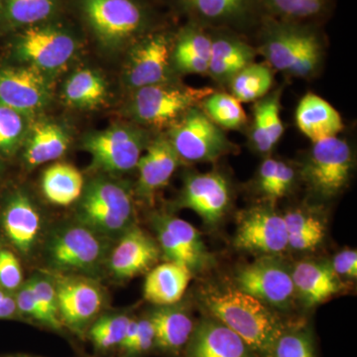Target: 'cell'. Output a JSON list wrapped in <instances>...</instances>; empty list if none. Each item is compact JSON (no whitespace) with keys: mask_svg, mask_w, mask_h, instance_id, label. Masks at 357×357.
I'll list each match as a JSON object with an SVG mask.
<instances>
[{"mask_svg":"<svg viewBox=\"0 0 357 357\" xmlns=\"http://www.w3.org/2000/svg\"><path fill=\"white\" fill-rule=\"evenodd\" d=\"M272 357H316L311 333L305 330L284 331L275 344Z\"/></svg>","mask_w":357,"mask_h":357,"instance_id":"42","label":"cell"},{"mask_svg":"<svg viewBox=\"0 0 357 357\" xmlns=\"http://www.w3.org/2000/svg\"><path fill=\"white\" fill-rule=\"evenodd\" d=\"M70 143V134L62 124L47 119L34 122L23 144V159L32 168L43 165L64 156Z\"/></svg>","mask_w":357,"mask_h":357,"instance_id":"27","label":"cell"},{"mask_svg":"<svg viewBox=\"0 0 357 357\" xmlns=\"http://www.w3.org/2000/svg\"><path fill=\"white\" fill-rule=\"evenodd\" d=\"M103 238L82 223L65 225L48 239L47 261L56 273H96L107 255Z\"/></svg>","mask_w":357,"mask_h":357,"instance_id":"9","label":"cell"},{"mask_svg":"<svg viewBox=\"0 0 357 357\" xmlns=\"http://www.w3.org/2000/svg\"><path fill=\"white\" fill-rule=\"evenodd\" d=\"M23 284L22 268L13 252L0 248V287L7 292L17 291Z\"/></svg>","mask_w":357,"mask_h":357,"instance_id":"43","label":"cell"},{"mask_svg":"<svg viewBox=\"0 0 357 357\" xmlns=\"http://www.w3.org/2000/svg\"><path fill=\"white\" fill-rule=\"evenodd\" d=\"M204 114L223 130H243L248 119L241 102L227 91H213L199 105Z\"/></svg>","mask_w":357,"mask_h":357,"instance_id":"38","label":"cell"},{"mask_svg":"<svg viewBox=\"0 0 357 357\" xmlns=\"http://www.w3.org/2000/svg\"><path fill=\"white\" fill-rule=\"evenodd\" d=\"M260 15L286 22L318 24L330 15L333 0H256Z\"/></svg>","mask_w":357,"mask_h":357,"instance_id":"31","label":"cell"},{"mask_svg":"<svg viewBox=\"0 0 357 357\" xmlns=\"http://www.w3.org/2000/svg\"><path fill=\"white\" fill-rule=\"evenodd\" d=\"M14 298H15L16 307H17V311L20 314L29 317V318L46 325L43 312H42L41 307H40L38 302L35 298L34 293H33L32 289L27 282L20 286Z\"/></svg>","mask_w":357,"mask_h":357,"instance_id":"44","label":"cell"},{"mask_svg":"<svg viewBox=\"0 0 357 357\" xmlns=\"http://www.w3.org/2000/svg\"><path fill=\"white\" fill-rule=\"evenodd\" d=\"M230 202L229 182L222 173L192 172L185 176L178 206L195 211L206 225L213 227L225 217Z\"/></svg>","mask_w":357,"mask_h":357,"instance_id":"17","label":"cell"},{"mask_svg":"<svg viewBox=\"0 0 357 357\" xmlns=\"http://www.w3.org/2000/svg\"><path fill=\"white\" fill-rule=\"evenodd\" d=\"M161 249L157 241L139 227L133 225L119 239L109 258L112 276L128 280L150 271L159 261Z\"/></svg>","mask_w":357,"mask_h":357,"instance_id":"18","label":"cell"},{"mask_svg":"<svg viewBox=\"0 0 357 357\" xmlns=\"http://www.w3.org/2000/svg\"><path fill=\"white\" fill-rule=\"evenodd\" d=\"M215 89L194 88L178 81L153 84L131 91L126 107L129 119L147 129H168Z\"/></svg>","mask_w":357,"mask_h":357,"instance_id":"5","label":"cell"},{"mask_svg":"<svg viewBox=\"0 0 357 357\" xmlns=\"http://www.w3.org/2000/svg\"><path fill=\"white\" fill-rule=\"evenodd\" d=\"M1 175H2V167H1V165H0V178H1Z\"/></svg>","mask_w":357,"mask_h":357,"instance_id":"49","label":"cell"},{"mask_svg":"<svg viewBox=\"0 0 357 357\" xmlns=\"http://www.w3.org/2000/svg\"><path fill=\"white\" fill-rule=\"evenodd\" d=\"M17 314L15 298L0 287V319H13Z\"/></svg>","mask_w":357,"mask_h":357,"instance_id":"47","label":"cell"},{"mask_svg":"<svg viewBox=\"0 0 357 357\" xmlns=\"http://www.w3.org/2000/svg\"><path fill=\"white\" fill-rule=\"evenodd\" d=\"M211 50L208 76L227 86L237 73L255 62L257 52L244 35L227 29H210Z\"/></svg>","mask_w":357,"mask_h":357,"instance_id":"20","label":"cell"},{"mask_svg":"<svg viewBox=\"0 0 357 357\" xmlns=\"http://www.w3.org/2000/svg\"><path fill=\"white\" fill-rule=\"evenodd\" d=\"M52 280L57 293L59 317L63 326L81 335L102 310V289L84 275L55 273Z\"/></svg>","mask_w":357,"mask_h":357,"instance_id":"13","label":"cell"},{"mask_svg":"<svg viewBox=\"0 0 357 357\" xmlns=\"http://www.w3.org/2000/svg\"><path fill=\"white\" fill-rule=\"evenodd\" d=\"M211 50L210 29L188 21L174 36L171 55L174 73L208 76Z\"/></svg>","mask_w":357,"mask_h":357,"instance_id":"22","label":"cell"},{"mask_svg":"<svg viewBox=\"0 0 357 357\" xmlns=\"http://www.w3.org/2000/svg\"><path fill=\"white\" fill-rule=\"evenodd\" d=\"M287 229L288 246L298 251L312 250L323 243L326 223L316 211L309 208H297L283 215Z\"/></svg>","mask_w":357,"mask_h":357,"instance_id":"33","label":"cell"},{"mask_svg":"<svg viewBox=\"0 0 357 357\" xmlns=\"http://www.w3.org/2000/svg\"><path fill=\"white\" fill-rule=\"evenodd\" d=\"M41 188L45 198L51 204L68 206L81 198L84 180L76 167L68 163H55L44 171Z\"/></svg>","mask_w":357,"mask_h":357,"instance_id":"32","label":"cell"},{"mask_svg":"<svg viewBox=\"0 0 357 357\" xmlns=\"http://www.w3.org/2000/svg\"><path fill=\"white\" fill-rule=\"evenodd\" d=\"M107 95L109 86L105 77L89 68L73 73L62 89V98L66 105L79 109L102 107Z\"/></svg>","mask_w":357,"mask_h":357,"instance_id":"30","label":"cell"},{"mask_svg":"<svg viewBox=\"0 0 357 357\" xmlns=\"http://www.w3.org/2000/svg\"><path fill=\"white\" fill-rule=\"evenodd\" d=\"M45 317L46 326L56 331L62 330L63 324L59 317L57 293L50 278L33 276L27 281Z\"/></svg>","mask_w":357,"mask_h":357,"instance_id":"41","label":"cell"},{"mask_svg":"<svg viewBox=\"0 0 357 357\" xmlns=\"http://www.w3.org/2000/svg\"><path fill=\"white\" fill-rule=\"evenodd\" d=\"M30 126L29 117L0 105V154L10 156L23 146Z\"/></svg>","mask_w":357,"mask_h":357,"instance_id":"39","label":"cell"},{"mask_svg":"<svg viewBox=\"0 0 357 357\" xmlns=\"http://www.w3.org/2000/svg\"><path fill=\"white\" fill-rule=\"evenodd\" d=\"M187 357H257L236 333L215 319H203L188 342Z\"/></svg>","mask_w":357,"mask_h":357,"instance_id":"23","label":"cell"},{"mask_svg":"<svg viewBox=\"0 0 357 357\" xmlns=\"http://www.w3.org/2000/svg\"><path fill=\"white\" fill-rule=\"evenodd\" d=\"M274 70L266 63H252L230 79L229 93L239 102H255L273 89Z\"/></svg>","mask_w":357,"mask_h":357,"instance_id":"36","label":"cell"},{"mask_svg":"<svg viewBox=\"0 0 357 357\" xmlns=\"http://www.w3.org/2000/svg\"><path fill=\"white\" fill-rule=\"evenodd\" d=\"M2 227L9 243L22 255L36 248L42 231L41 213L24 191L14 192L7 199L1 213Z\"/></svg>","mask_w":357,"mask_h":357,"instance_id":"21","label":"cell"},{"mask_svg":"<svg viewBox=\"0 0 357 357\" xmlns=\"http://www.w3.org/2000/svg\"><path fill=\"white\" fill-rule=\"evenodd\" d=\"M234 244L249 252L275 256L288 248L287 229L283 215L273 204H264L239 215Z\"/></svg>","mask_w":357,"mask_h":357,"instance_id":"16","label":"cell"},{"mask_svg":"<svg viewBox=\"0 0 357 357\" xmlns=\"http://www.w3.org/2000/svg\"><path fill=\"white\" fill-rule=\"evenodd\" d=\"M166 135L181 160L190 163H215L239 150L199 107L188 110Z\"/></svg>","mask_w":357,"mask_h":357,"instance_id":"8","label":"cell"},{"mask_svg":"<svg viewBox=\"0 0 357 357\" xmlns=\"http://www.w3.org/2000/svg\"><path fill=\"white\" fill-rule=\"evenodd\" d=\"M174 36L151 31L129 48L122 82L129 91L175 81L171 55Z\"/></svg>","mask_w":357,"mask_h":357,"instance_id":"11","label":"cell"},{"mask_svg":"<svg viewBox=\"0 0 357 357\" xmlns=\"http://www.w3.org/2000/svg\"><path fill=\"white\" fill-rule=\"evenodd\" d=\"M77 222L102 237L122 236L135 220L133 194L128 184L98 177L84 185L77 208Z\"/></svg>","mask_w":357,"mask_h":357,"instance_id":"3","label":"cell"},{"mask_svg":"<svg viewBox=\"0 0 357 357\" xmlns=\"http://www.w3.org/2000/svg\"><path fill=\"white\" fill-rule=\"evenodd\" d=\"M130 321L126 314H107L96 319L89 330V337L96 349L109 351L121 347Z\"/></svg>","mask_w":357,"mask_h":357,"instance_id":"40","label":"cell"},{"mask_svg":"<svg viewBox=\"0 0 357 357\" xmlns=\"http://www.w3.org/2000/svg\"><path fill=\"white\" fill-rule=\"evenodd\" d=\"M199 300L213 319L236 333L256 356L272 357L277 340L286 330L267 305L234 287L208 284Z\"/></svg>","mask_w":357,"mask_h":357,"instance_id":"2","label":"cell"},{"mask_svg":"<svg viewBox=\"0 0 357 357\" xmlns=\"http://www.w3.org/2000/svg\"><path fill=\"white\" fill-rule=\"evenodd\" d=\"M354 167V149L349 141L335 136L312 143L300 176L316 196L331 199L344 191Z\"/></svg>","mask_w":357,"mask_h":357,"instance_id":"7","label":"cell"},{"mask_svg":"<svg viewBox=\"0 0 357 357\" xmlns=\"http://www.w3.org/2000/svg\"><path fill=\"white\" fill-rule=\"evenodd\" d=\"M298 173L287 162L266 157L260 164L255 188L268 203L274 204L293 191Z\"/></svg>","mask_w":357,"mask_h":357,"instance_id":"34","label":"cell"},{"mask_svg":"<svg viewBox=\"0 0 357 357\" xmlns=\"http://www.w3.org/2000/svg\"><path fill=\"white\" fill-rule=\"evenodd\" d=\"M282 93V88L272 89L264 98L253 102L249 144L256 153L263 156L272 153L285 131L281 119Z\"/></svg>","mask_w":357,"mask_h":357,"instance_id":"25","label":"cell"},{"mask_svg":"<svg viewBox=\"0 0 357 357\" xmlns=\"http://www.w3.org/2000/svg\"><path fill=\"white\" fill-rule=\"evenodd\" d=\"M153 345H155V333L151 321L149 319H140L138 321L135 338L126 354L129 356H139L150 351Z\"/></svg>","mask_w":357,"mask_h":357,"instance_id":"45","label":"cell"},{"mask_svg":"<svg viewBox=\"0 0 357 357\" xmlns=\"http://www.w3.org/2000/svg\"><path fill=\"white\" fill-rule=\"evenodd\" d=\"M155 345L162 351L177 352L189 342L194 323L187 311L177 305L161 306L150 314Z\"/></svg>","mask_w":357,"mask_h":357,"instance_id":"29","label":"cell"},{"mask_svg":"<svg viewBox=\"0 0 357 357\" xmlns=\"http://www.w3.org/2000/svg\"><path fill=\"white\" fill-rule=\"evenodd\" d=\"M191 279L192 272L184 265L170 261L157 265L145 279L144 298L159 307L177 304Z\"/></svg>","mask_w":357,"mask_h":357,"instance_id":"28","label":"cell"},{"mask_svg":"<svg viewBox=\"0 0 357 357\" xmlns=\"http://www.w3.org/2000/svg\"><path fill=\"white\" fill-rule=\"evenodd\" d=\"M61 0H3L0 6V23L7 29L42 24L51 18Z\"/></svg>","mask_w":357,"mask_h":357,"instance_id":"35","label":"cell"},{"mask_svg":"<svg viewBox=\"0 0 357 357\" xmlns=\"http://www.w3.org/2000/svg\"><path fill=\"white\" fill-rule=\"evenodd\" d=\"M295 121L301 132L312 143L338 136L344 129L340 112L314 93H307L301 98Z\"/></svg>","mask_w":357,"mask_h":357,"instance_id":"26","label":"cell"},{"mask_svg":"<svg viewBox=\"0 0 357 357\" xmlns=\"http://www.w3.org/2000/svg\"><path fill=\"white\" fill-rule=\"evenodd\" d=\"M84 20L105 48L131 46L151 32L153 14L143 0H81Z\"/></svg>","mask_w":357,"mask_h":357,"instance_id":"4","label":"cell"},{"mask_svg":"<svg viewBox=\"0 0 357 357\" xmlns=\"http://www.w3.org/2000/svg\"><path fill=\"white\" fill-rule=\"evenodd\" d=\"M255 31L257 55H261L273 70L303 79H314L321 73L326 42L318 24L262 16Z\"/></svg>","mask_w":357,"mask_h":357,"instance_id":"1","label":"cell"},{"mask_svg":"<svg viewBox=\"0 0 357 357\" xmlns=\"http://www.w3.org/2000/svg\"><path fill=\"white\" fill-rule=\"evenodd\" d=\"M79 44L74 35L57 25L37 24L25 28L13 45L14 56L52 77L76 57Z\"/></svg>","mask_w":357,"mask_h":357,"instance_id":"10","label":"cell"},{"mask_svg":"<svg viewBox=\"0 0 357 357\" xmlns=\"http://www.w3.org/2000/svg\"><path fill=\"white\" fill-rule=\"evenodd\" d=\"M157 218L177 241L178 248L184 253L190 271H199L210 264V253L206 250L201 234L192 225L171 215H159Z\"/></svg>","mask_w":357,"mask_h":357,"instance_id":"37","label":"cell"},{"mask_svg":"<svg viewBox=\"0 0 357 357\" xmlns=\"http://www.w3.org/2000/svg\"><path fill=\"white\" fill-rule=\"evenodd\" d=\"M188 21L208 29L231 30L245 36L261 20L256 0H174Z\"/></svg>","mask_w":357,"mask_h":357,"instance_id":"14","label":"cell"},{"mask_svg":"<svg viewBox=\"0 0 357 357\" xmlns=\"http://www.w3.org/2000/svg\"><path fill=\"white\" fill-rule=\"evenodd\" d=\"M295 292L306 307H314L342 292L344 281L335 273L332 263L304 260L292 271Z\"/></svg>","mask_w":357,"mask_h":357,"instance_id":"24","label":"cell"},{"mask_svg":"<svg viewBox=\"0 0 357 357\" xmlns=\"http://www.w3.org/2000/svg\"><path fill=\"white\" fill-rule=\"evenodd\" d=\"M138 321L131 319L129 321L128 328H126V335H124L123 342L121 344L122 351L128 352L132 344L134 338H135L136 333H137Z\"/></svg>","mask_w":357,"mask_h":357,"instance_id":"48","label":"cell"},{"mask_svg":"<svg viewBox=\"0 0 357 357\" xmlns=\"http://www.w3.org/2000/svg\"><path fill=\"white\" fill-rule=\"evenodd\" d=\"M236 287L268 307L287 309L295 298L292 273L275 256H264L236 272Z\"/></svg>","mask_w":357,"mask_h":357,"instance_id":"12","label":"cell"},{"mask_svg":"<svg viewBox=\"0 0 357 357\" xmlns=\"http://www.w3.org/2000/svg\"><path fill=\"white\" fill-rule=\"evenodd\" d=\"M51 77L21 65L0 69V105L28 117L40 114L53 98Z\"/></svg>","mask_w":357,"mask_h":357,"instance_id":"15","label":"cell"},{"mask_svg":"<svg viewBox=\"0 0 357 357\" xmlns=\"http://www.w3.org/2000/svg\"><path fill=\"white\" fill-rule=\"evenodd\" d=\"M181 160L166 133L150 141L138 162L136 195L145 202L153 201L155 195L168 184Z\"/></svg>","mask_w":357,"mask_h":357,"instance_id":"19","label":"cell"},{"mask_svg":"<svg viewBox=\"0 0 357 357\" xmlns=\"http://www.w3.org/2000/svg\"><path fill=\"white\" fill-rule=\"evenodd\" d=\"M149 129L138 124L115 123L89 133L83 149L91 157V168L107 173H123L137 167L152 139Z\"/></svg>","mask_w":357,"mask_h":357,"instance_id":"6","label":"cell"},{"mask_svg":"<svg viewBox=\"0 0 357 357\" xmlns=\"http://www.w3.org/2000/svg\"><path fill=\"white\" fill-rule=\"evenodd\" d=\"M332 266L335 273L342 278L356 279L357 252L354 249H344L333 257Z\"/></svg>","mask_w":357,"mask_h":357,"instance_id":"46","label":"cell"}]
</instances>
